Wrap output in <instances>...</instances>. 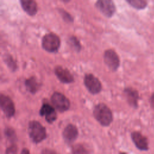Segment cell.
Listing matches in <instances>:
<instances>
[{"label":"cell","instance_id":"obj_23","mask_svg":"<svg viewBox=\"0 0 154 154\" xmlns=\"http://www.w3.org/2000/svg\"><path fill=\"white\" fill-rule=\"evenodd\" d=\"M42 154H58L55 151L50 149H45L42 150Z\"/></svg>","mask_w":154,"mask_h":154},{"label":"cell","instance_id":"obj_2","mask_svg":"<svg viewBox=\"0 0 154 154\" xmlns=\"http://www.w3.org/2000/svg\"><path fill=\"white\" fill-rule=\"evenodd\" d=\"M28 134L31 140L35 143H38L46 137V131L42 124L35 120L31 121L28 124Z\"/></svg>","mask_w":154,"mask_h":154},{"label":"cell","instance_id":"obj_19","mask_svg":"<svg viewBox=\"0 0 154 154\" xmlns=\"http://www.w3.org/2000/svg\"><path fill=\"white\" fill-rule=\"evenodd\" d=\"M73 154H88L87 149L81 144H76L72 148Z\"/></svg>","mask_w":154,"mask_h":154},{"label":"cell","instance_id":"obj_3","mask_svg":"<svg viewBox=\"0 0 154 154\" xmlns=\"http://www.w3.org/2000/svg\"><path fill=\"white\" fill-rule=\"evenodd\" d=\"M42 46L43 49L47 52H57L60 46V39L54 33L46 34L43 37Z\"/></svg>","mask_w":154,"mask_h":154},{"label":"cell","instance_id":"obj_21","mask_svg":"<svg viewBox=\"0 0 154 154\" xmlns=\"http://www.w3.org/2000/svg\"><path fill=\"white\" fill-rule=\"evenodd\" d=\"M59 12H60L61 16H62V17L63 18V19L64 20H66V22H72L73 21V19L71 17V16L67 12H66L65 10H64L63 9H60L59 10Z\"/></svg>","mask_w":154,"mask_h":154},{"label":"cell","instance_id":"obj_22","mask_svg":"<svg viewBox=\"0 0 154 154\" xmlns=\"http://www.w3.org/2000/svg\"><path fill=\"white\" fill-rule=\"evenodd\" d=\"M17 148L16 145H12L8 147L6 150L5 154H17Z\"/></svg>","mask_w":154,"mask_h":154},{"label":"cell","instance_id":"obj_24","mask_svg":"<svg viewBox=\"0 0 154 154\" xmlns=\"http://www.w3.org/2000/svg\"><path fill=\"white\" fill-rule=\"evenodd\" d=\"M20 154H30V152L29 151V150L26 148H24L22 150Z\"/></svg>","mask_w":154,"mask_h":154},{"label":"cell","instance_id":"obj_25","mask_svg":"<svg viewBox=\"0 0 154 154\" xmlns=\"http://www.w3.org/2000/svg\"><path fill=\"white\" fill-rule=\"evenodd\" d=\"M150 103L152 106V108L154 109V93L152 95L150 98Z\"/></svg>","mask_w":154,"mask_h":154},{"label":"cell","instance_id":"obj_13","mask_svg":"<svg viewBox=\"0 0 154 154\" xmlns=\"http://www.w3.org/2000/svg\"><path fill=\"white\" fill-rule=\"evenodd\" d=\"M20 3L23 11L29 16H34L38 10L37 4L34 1H20Z\"/></svg>","mask_w":154,"mask_h":154},{"label":"cell","instance_id":"obj_7","mask_svg":"<svg viewBox=\"0 0 154 154\" xmlns=\"http://www.w3.org/2000/svg\"><path fill=\"white\" fill-rule=\"evenodd\" d=\"M96 7L106 17H111L116 11L114 2L110 0H100L96 2Z\"/></svg>","mask_w":154,"mask_h":154},{"label":"cell","instance_id":"obj_8","mask_svg":"<svg viewBox=\"0 0 154 154\" xmlns=\"http://www.w3.org/2000/svg\"><path fill=\"white\" fill-rule=\"evenodd\" d=\"M1 108L8 118H11L15 114V107L13 100L3 94H1Z\"/></svg>","mask_w":154,"mask_h":154},{"label":"cell","instance_id":"obj_6","mask_svg":"<svg viewBox=\"0 0 154 154\" xmlns=\"http://www.w3.org/2000/svg\"><path fill=\"white\" fill-rule=\"evenodd\" d=\"M105 64L112 72L116 71L120 66V60L117 53L112 49L105 51L103 55Z\"/></svg>","mask_w":154,"mask_h":154},{"label":"cell","instance_id":"obj_15","mask_svg":"<svg viewBox=\"0 0 154 154\" xmlns=\"http://www.w3.org/2000/svg\"><path fill=\"white\" fill-rule=\"evenodd\" d=\"M25 85L26 90L32 94H35L38 91L40 85L36 78L34 76H31V78L27 79L25 81Z\"/></svg>","mask_w":154,"mask_h":154},{"label":"cell","instance_id":"obj_10","mask_svg":"<svg viewBox=\"0 0 154 154\" xmlns=\"http://www.w3.org/2000/svg\"><path fill=\"white\" fill-rule=\"evenodd\" d=\"M131 138L135 146L140 150L146 151L149 149L147 139L139 132H133L131 134Z\"/></svg>","mask_w":154,"mask_h":154},{"label":"cell","instance_id":"obj_4","mask_svg":"<svg viewBox=\"0 0 154 154\" xmlns=\"http://www.w3.org/2000/svg\"><path fill=\"white\" fill-rule=\"evenodd\" d=\"M51 100L55 108L61 112L67 111L70 108L69 100L60 92H54L51 96Z\"/></svg>","mask_w":154,"mask_h":154},{"label":"cell","instance_id":"obj_9","mask_svg":"<svg viewBox=\"0 0 154 154\" xmlns=\"http://www.w3.org/2000/svg\"><path fill=\"white\" fill-rule=\"evenodd\" d=\"M39 113L41 116L45 117L46 122L49 123H52L55 122L57 117L55 109L47 103H45L42 105Z\"/></svg>","mask_w":154,"mask_h":154},{"label":"cell","instance_id":"obj_14","mask_svg":"<svg viewBox=\"0 0 154 154\" xmlns=\"http://www.w3.org/2000/svg\"><path fill=\"white\" fill-rule=\"evenodd\" d=\"M124 93L129 103L131 106L136 108L137 106V102L139 97L138 92L131 88H126L124 90Z\"/></svg>","mask_w":154,"mask_h":154},{"label":"cell","instance_id":"obj_1","mask_svg":"<svg viewBox=\"0 0 154 154\" xmlns=\"http://www.w3.org/2000/svg\"><path fill=\"white\" fill-rule=\"evenodd\" d=\"M93 116L96 120L103 126H109L113 119L111 109L106 105L103 103H98L94 106Z\"/></svg>","mask_w":154,"mask_h":154},{"label":"cell","instance_id":"obj_5","mask_svg":"<svg viewBox=\"0 0 154 154\" xmlns=\"http://www.w3.org/2000/svg\"><path fill=\"white\" fill-rule=\"evenodd\" d=\"M84 83L86 88L92 94H98L102 90L100 81L93 74H86L84 78Z\"/></svg>","mask_w":154,"mask_h":154},{"label":"cell","instance_id":"obj_20","mask_svg":"<svg viewBox=\"0 0 154 154\" xmlns=\"http://www.w3.org/2000/svg\"><path fill=\"white\" fill-rule=\"evenodd\" d=\"M4 134L6 136V137L10 140V141H14L16 140V134L14 131L10 128H6L4 131Z\"/></svg>","mask_w":154,"mask_h":154},{"label":"cell","instance_id":"obj_12","mask_svg":"<svg viewBox=\"0 0 154 154\" xmlns=\"http://www.w3.org/2000/svg\"><path fill=\"white\" fill-rule=\"evenodd\" d=\"M78 135L77 128L72 124L68 125L64 129L63 137L65 141L67 143H72L76 140Z\"/></svg>","mask_w":154,"mask_h":154},{"label":"cell","instance_id":"obj_11","mask_svg":"<svg viewBox=\"0 0 154 154\" xmlns=\"http://www.w3.org/2000/svg\"><path fill=\"white\" fill-rule=\"evenodd\" d=\"M54 72L57 78L63 83L69 84L74 80L69 70L61 66H57L54 69Z\"/></svg>","mask_w":154,"mask_h":154},{"label":"cell","instance_id":"obj_17","mask_svg":"<svg viewBox=\"0 0 154 154\" xmlns=\"http://www.w3.org/2000/svg\"><path fill=\"white\" fill-rule=\"evenodd\" d=\"M132 7L137 9L144 8L147 5V2L143 0H130L127 1Z\"/></svg>","mask_w":154,"mask_h":154},{"label":"cell","instance_id":"obj_26","mask_svg":"<svg viewBox=\"0 0 154 154\" xmlns=\"http://www.w3.org/2000/svg\"><path fill=\"white\" fill-rule=\"evenodd\" d=\"M120 154H127V153H126L125 152H121V153H120Z\"/></svg>","mask_w":154,"mask_h":154},{"label":"cell","instance_id":"obj_18","mask_svg":"<svg viewBox=\"0 0 154 154\" xmlns=\"http://www.w3.org/2000/svg\"><path fill=\"white\" fill-rule=\"evenodd\" d=\"M69 43L70 45V46L77 52L79 51L81 49V46L79 40L76 37L74 36H71L69 38Z\"/></svg>","mask_w":154,"mask_h":154},{"label":"cell","instance_id":"obj_16","mask_svg":"<svg viewBox=\"0 0 154 154\" xmlns=\"http://www.w3.org/2000/svg\"><path fill=\"white\" fill-rule=\"evenodd\" d=\"M3 60L9 69L13 72L16 71L17 69V65L13 57L9 54H4Z\"/></svg>","mask_w":154,"mask_h":154}]
</instances>
